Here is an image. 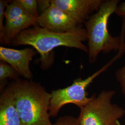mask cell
<instances>
[{
    "label": "cell",
    "mask_w": 125,
    "mask_h": 125,
    "mask_svg": "<svg viewBox=\"0 0 125 125\" xmlns=\"http://www.w3.org/2000/svg\"><path fill=\"white\" fill-rule=\"evenodd\" d=\"M87 40L85 28L79 26L70 31L59 32L38 26L20 33L11 43L13 46L29 45L40 54L41 68L48 69L54 63L53 50L60 46L74 48L88 53V46L83 42Z\"/></svg>",
    "instance_id": "1"
},
{
    "label": "cell",
    "mask_w": 125,
    "mask_h": 125,
    "mask_svg": "<svg viewBox=\"0 0 125 125\" xmlns=\"http://www.w3.org/2000/svg\"><path fill=\"white\" fill-rule=\"evenodd\" d=\"M22 125H49L51 94L40 83L18 79L10 84Z\"/></svg>",
    "instance_id": "2"
},
{
    "label": "cell",
    "mask_w": 125,
    "mask_h": 125,
    "mask_svg": "<svg viewBox=\"0 0 125 125\" xmlns=\"http://www.w3.org/2000/svg\"><path fill=\"white\" fill-rule=\"evenodd\" d=\"M120 0H103L97 11L92 14L84 23L88 40L89 62L93 63L97 60L101 52L108 54L118 52L121 45V37L113 36L108 30V20L115 13Z\"/></svg>",
    "instance_id": "3"
},
{
    "label": "cell",
    "mask_w": 125,
    "mask_h": 125,
    "mask_svg": "<svg viewBox=\"0 0 125 125\" xmlns=\"http://www.w3.org/2000/svg\"><path fill=\"white\" fill-rule=\"evenodd\" d=\"M125 52V44L122 43L116 55L91 75L84 79L79 77L73 81L72 84L67 87L52 91L51 93V98L49 106L50 116L56 117L61 108L68 104H73L80 108L87 105L93 99L95 95L88 97L86 92L87 88L94 79L107 71L114 62L121 58Z\"/></svg>",
    "instance_id": "4"
},
{
    "label": "cell",
    "mask_w": 125,
    "mask_h": 125,
    "mask_svg": "<svg viewBox=\"0 0 125 125\" xmlns=\"http://www.w3.org/2000/svg\"><path fill=\"white\" fill-rule=\"evenodd\" d=\"M115 90H103L95 94L87 105L80 108L78 117L80 125H121L119 120L125 115V110L112 99Z\"/></svg>",
    "instance_id": "5"
},
{
    "label": "cell",
    "mask_w": 125,
    "mask_h": 125,
    "mask_svg": "<svg viewBox=\"0 0 125 125\" xmlns=\"http://www.w3.org/2000/svg\"><path fill=\"white\" fill-rule=\"evenodd\" d=\"M37 19L24 9L18 0L10 1L5 11L3 44H11L21 31L38 26Z\"/></svg>",
    "instance_id": "6"
},
{
    "label": "cell",
    "mask_w": 125,
    "mask_h": 125,
    "mask_svg": "<svg viewBox=\"0 0 125 125\" xmlns=\"http://www.w3.org/2000/svg\"><path fill=\"white\" fill-rule=\"evenodd\" d=\"M37 21L39 27L59 32L70 31L80 26L70 15L51 3L39 15Z\"/></svg>",
    "instance_id": "7"
},
{
    "label": "cell",
    "mask_w": 125,
    "mask_h": 125,
    "mask_svg": "<svg viewBox=\"0 0 125 125\" xmlns=\"http://www.w3.org/2000/svg\"><path fill=\"white\" fill-rule=\"evenodd\" d=\"M37 52L33 47L17 50L0 47V59L14 69L20 76L26 80H31L33 74L30 68V63Z\"/></svg>",
    "instance_id": "8"
},
{
    "label": "cell",
    "mask_w": 125,
    "mask_h": 125,
    "mask_svg": "<svg viewBox=\"0 0 125 125\" xmlns=\"http://www.w3.org/2000/svg\"><path fill=\"white\" fill-rule=\"evenodd\" d=\"M102 0H51V3L70 15L79 25L84 23L100 9Z\"/></svg>",
    "instance_id": "9"
},
{
    "label": "cell",
    "mask_w": 125,
    "mask_h": 125,
    "mask_svg": "<svg viewBox=\"0 0 125 125\" xmlns=\"http://www.w3.org/2000/svg\"><path fill=\"white\" fill-rule=\"evenodd\" d=\"M0 125H22L10 84L0 96Z\"/></svg>",
    "instance_id": "10"
},
{
    "label": "cell",
    "mask_w": 125,
    "mask_h": 125,
    "mask_svg": "<svg viewBox=\"0 0 125 125\" xmlns=\"http://www.w3.org/2000/svg\"><path fill=\"white\" fill-rule=\"evenodd\" d=\"M19 75L14 69L9 64L0 61V90L5 85V80L10 78L16 80L19 79Z\"/></svg>",
    "instance_id": "11"
},
{
    "label": "cell",
    "mask_w": 125,
    "mask_h": 125,
    "mask_svg": "<svg viewBox=\"0 0 125 125\" xmlns=\"http://www.w3.org/2000/svg\"><path fill=\"white\" fill-rule=\"evenodd\" d=\"M20 4L24 9L31 15L37 18L39 16L38 13V2L36 0H18Z\"/></svg>",
    "instance_id": "12"
},
{
    "label": "cell",
    "mask_w": 125,
    "mask_h": 125,
    "mask_svg": "<svg viewBox=\"0 0 125 125\" xmlns=\"http://www.w3.org/2000/svg\"><path fill=\"white\" fill-rule=\"evenodd\" d=\"M8 0H0V43L3 44L4 33L5 11L7 5L9 3Z\"/></svg>",
    "instance_id": "13"
},
{
    "label": "cell",
    "mask_w": 125,
    "mask_h": 125,
    "mask_svg": "<svg viewBox=\"0 0 125 125\" xmlns=\"http://www.w3.org/2000/svg\"><path fill=\"white\" fill-rule=\"evenodd\" d=\"M49 125H80L78 118L74 116H62L58 118L55 123H51Z\"/></svg>",
    "instance_id": "14"
},
{
    "label": "cell",
    "mask_w": 125,
    "mask_h": 125,
    "mask_svg": "<svg viewBox=\"0 0 125 125\" xmlns=\"http://www.w3.org/2000/svg\"><path fill=\"white\" fill-rule=\"evenodd\" d=\"M115 76L120 84L122 92L125 97V63L123 66L117 70Z\"/></svg>",
    "instance_id": "15"
},
{
    "label": "cell",
    "mask_w": 125,
    "mask_h": 125,
    "mask_svg": "<svg viewBox=\"0 0 125 125\" xmlns=\"http://www.w3.org/2000/svg\"><path fill=\"white\" fill-rule=\"evenodd\" d=\"M115 13L119 17L125 19V1L120 2L118 5Z\"/></svg>",
    "instance_id": "16"
},
{
    "label": "cell",
    "mask_w": 125,
    "mask_h": 125,
    "mask_svg": "<svg viewBox=\"0 0 125 125\" xmlns=\"http://www.w3.org/2000/svg\"><path fill=\"white\" fill-rule=\"evenodd\" d=\"M38 8L42 11H44L51 5L50 0H37Z\"/></svg>",
    "instance_id": "17"
}]
</instances>
